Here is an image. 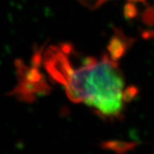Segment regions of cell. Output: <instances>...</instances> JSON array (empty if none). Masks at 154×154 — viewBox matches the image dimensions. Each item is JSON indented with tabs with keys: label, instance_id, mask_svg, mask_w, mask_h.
Wrapping results in <instances>:
<instances>
[{
	"label": "cell",
	"instance_id": "cell-1",
	"mask_svg": "<svg viewBox=\"0 0 154 154\" xmlns=\"http://www.w3.org/2000/svg\"><path fill=\"white\" fill-rule=\"evenodd\" d=\"M53 79L62 84L69 99L75 103H85L102 118H122L124 102V79L121 69L106 54L98 60L87 57L82 65L74 67L69 55L56 66Z\"/></svg>",
	"mask_w": 154,
	"mask_h": 154
},
{
	"label": "cell",
	"instance_id": "cell-2",
	"mask_svg": "<svg viewBox=\"0 0 154 154\" xmlns=\"http://www.w3.org/2000/svg\"><path fill=\"white\" fill-rule=\"evenodd\" d=\"M18 75V85L9 95H16L18 99L25 102H33L36 95L47 94L50 88L43 75L38 70V67L30 68L22 60L17 59L15 62Z\"/></svg>",
	"mask_w": 154,
	"mask_h": 154
},
{
	"label": "cell",
	"instance_id": "cell-3",
	"mask_svg": "<svg viewBox=\"0 0 154 154\" xmlns=\"http://www.w3.org/2000/svg\"><path fill=\"white\" fill-rule=\"evenodd\" d=\"M134 43V39L127 37L120 30L116 29L113 37L110 38L108 45V51L110 57L113 60H118L126 53Z\"/></svg>",
	"mask_w": 154,
	"mask_h": 154
},
{
	"label": "cell",
	"instance_id": "cell-4",
	"mask_svg": "<svg viewBox=\"0 0 154 154\" xmlns=\"http://www.w3.org/2000/svg\"><path fill=\"white\" fill-rule=\"evenodd\" d=\"M136 146V143L127 142V141H107L102 144V147L104 149H109L119 153L126 152L128 151L133 149Z\"/></svg>",
	"mask_w": 154,
	"mask_h": 154
},
{
	"label": "cell",
	"instance_id": "cell-5",
	"mask_svg": "<svg viewBox=\"0 0 154 154\" xmlns=\"http://www.w3.org/2000/svg\"><path fill=\"white\" fill-rule=\"evenodd\" d=\"M79 1L84 5L88 6L91 9H94V8H97L99 5H101L102 4H104L107 0H79Z\"/></svg>",
	"mask_w": 154,
	"mask_h": 154
},
{
	"label": "cell",
	"instance_id": "cell-6",
	"mask_svg": "<svg viewBox=\"0 0 154 154\" xmlns=\"http://www.w3.org/2000/svg\"><path fill=\"white\" fill-rule=\"evenodd\" d=\"M135 14H136V10H135L134 6L132 5L126 6V8H125V15H126L127 17H133L135 16Z\"/></svg>",
	"mask_w": 154,
	"mask_h": 154
},
{
	"label": "cell",
	"instance_id": "cell-7",
	"mask_svg": "<svg viewBox=\"0 0 154 154\" xmlns=\"http://www.w3.org/2000/svg\"><path fill=\"white\" fill-rule=\"evenodd\" d=\"M130 3H136V2H141V3H145V0H128Z\"/></svg>",
	"mask_w": 154,
	"mask_h": 154
}]
</instances>
